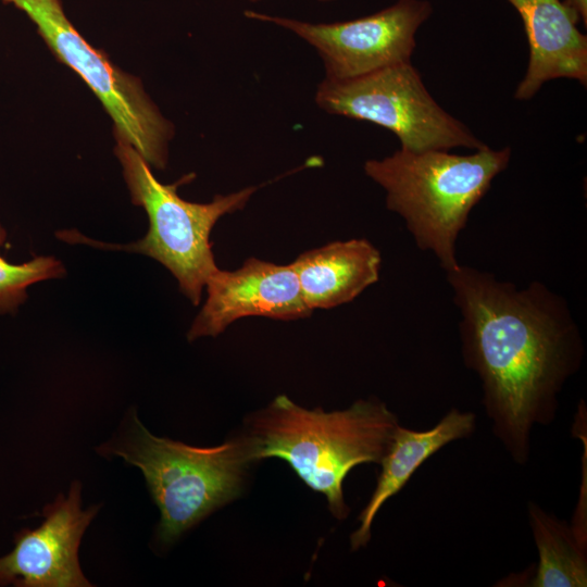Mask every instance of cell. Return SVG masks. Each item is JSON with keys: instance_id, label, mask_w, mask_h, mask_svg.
<instances>
[{"instance_id": "16", "label": "cell", "mask_w": 587, "mask_h": 587, "mask_svg": "<svg viewBox=\"0 0 587 587\" xmlns=\"http://www.w3.org/2000/svg\"><path fill=\"white\" fill-rule=\"evenodd\" d=\"M564 3L574 10L584 24L587 23V0H565Z\"/></svg>"}, {"instance_id": "5", "label": "cell", "mask_w": 587, "mask_h": 587, "mask_svg": "<svg viewBox=\"0 0 587 587\" xmlns=\"http://www.w3.org/2000/svg\"><path fill=\"white\" fill-rule=\"evenodd\" d=\"M114 152L134 204L142 207L149 218L146 236L126 246L88 240L77 233L64 232V240L125 249L146 254L164 265L177 279L180 291L197 305L211 274L217 270L210 234L224 215L243 209L257 187H246L229 195H216L211 202L195 203L177 193L179 185L191 180L188 174L172 185L160 183L150 165L130 145L116 140Z\"/></svg>"}, {"instance_id": "17", "label": "cell", "mask_w": 587, "mask_h": 587, "mask_svg": "<svg viewBox=\"0 0 587 587\" xmlns=\"http://www.w3.org/2000/svg\"><path fill=\"white\" fill-rule=\"evenodd\" d=\"M251 1H259V0H251ZM321 1H329V0H321Z\"/></svg>"}, {"instance_id": "7", "label": "cell", "mask_w": 587, "mask_h": 587, "mask_svg": "<svg viewBox=\"0 0 587 587\" xmlns=\"http://www.w3.org/2000/svg\"><path fill=\"white\" fill-rule=\"evenodd\" d=\"M315 102L330 114L390 130L403 150L487 146L437 103L411 61L349 79L326 77L317 87Z\"/></svg>"}, {"instance_id": "6", "label": "cell", "mask_w": 587, "mask_h": 587, "mask_svg": "<svg viewBox=\"0 0 587 587\" xmlns=\"http://www.w3.org/2000/svg\"><path fill=\"white\" fill-rule=\"evenodd\" d=\"M23 11L55 58L88 85L114 123L118 141L134 147L150 166L164 168L174 126L134 75L92 47L67 18L60 0H1Z\"/></svg>"}, {"instance_id": "3", "label": "cell", "mask_w": 587, "mask_h": 587, "mask_svg": "<svg viewBox=\"0 0 587 587\" xmlns=\"http://www.w3.org/2000/svg\"><path fill=\"white\" fill-rule=\"evenodd\" d=\"M510 159L509 147L485 146L466 155L400 149L367 160L364 173L385 189L387 209L404 220L416 246L430 251L448 273L460 265L455 243L472 209Z\"/></svg>"}, {"instance_id": "2", "label": "cell", "mask_w": 587, "mask_h": 587, "mask_svg": "<svg viewBox=\"0 0 587 587\" xmlns=\"http://www.w3.org/2000/svg\"><path fill=\"white\" fill-rule=\"evenodd\" d=\"M398 416L378 399H360L345 410H309L277 396L248 419L245 434L253 462L286 461L312 490L325 496L329 512H350L342 483L357 465L378 463L399 426Z\"/></svg>"}, {"instance_id": "4", "label": "cell", "mask_w": 587, "mask_h": 587, "mask_svg": "<svg viewBox=\"0 0 587 587\" xmlns=\"http://www.w3.org/2000/svg\"><path fill=\"white\" fill-rule=\"evenodd\" d=\"M126 433L98 448L141 470L160 509L159 539L175 541L185 530L237 498L246 471L253 463L246 436L220 446L200 448L157 437L137 419Z\"/></svg>"}, {"instance_id": "11", "label": "cell", "mask_w": 587, "mask_h": 587, "mask_svg": "<svg viewBox=\"0 0 587 587\" xmlns=\"http://www.w3.org/2000/svg\"><path fill=\"white\" fill-rule=\"evenodd\" d=\"M520 14L529 47L524 78L516 100L532 99L555 78H571L586 86L587 37L579 32L578 14L561 0H507Z\"/></svg>"}, {"instance_id": "14", "label": "cell", "mask_w": 587, "mask_h": 587, "mask_svg": "<svg viewBox=\"0 0 587 587\" xmlns=\"http://www.w3.org/2000/svg\"><path fill=\"white\" fill-rule=\"evenodd\" d=\"M527 516L538 563L526 586L586 587L587 542L578 537L572 524L533 501L527 504Z\"/></svg>"}, {"instance_id": "13", "label": "cell", "mask_w": 587, "mask_h": 587, "mask_svg": "<svg viewBox=\"0 0 587 587\" xmlns=\"http://www.w3.org/2000/svg\"><path fill=\"white\" fill-rule=\"evenodd\" d=\"M308 308L351 302L379 278L382 257L366 239L333 241L302 252L290 263Z\"/></svg>"}, {"instance_id": "12", "label": "cell", "mask_w": 587, "mask_h": 587, "mask_svg": "<svg viewBox=\"0 0 587 587\" xmlns=\"http://www.w3.org/2000/svg\"><path fill=\"white\" fill-rule=\"evenodd\" d=\"M476 427L473 412L450 409L429 429L413 430L399 425L390 446L380 460L376 487L359 515V527L350 535L352 551L371 540L372 524L383 504L407 485L417 469L451 441L470 437Z\"/></svg>"}, {"instance_id": "9", "label": "cell", "mask_w": 587, "mask_h": 587, "mask_svg": "<svg viewBox=\"0 0 587 587\" xmlns=\"http://www.w3.org/2000/svg\"><path fill=\"white\" fill-rule=\"evenodd\" d=\"M205 287L208 297L189 328V341L216 337L247 316L296 321L313 312L303 300L291 264L248 258L237 270H215Z\"/></svg>"}, {"instance_id": "1", "label": "cell", "mask_w": 587, "mask_h": 587, "mask_svg": "<svg viewBox=\"0 0 587 587\" xmlns=\"http://www.w3.org/2000/svg\"><path fill=\"white\" fill-rule=\"evenodd\" d=\"M447 280L461 315L462 357L480 380L492 433L524 465L534 427L555 420L559 396L582 366L578 326L565 299L540 282L519 288L462 264Z\"/></svg>"}, {"instance_id": "8", "label": "cell", "mask_w": 587, "mask_h": 587, "mask_svg": "<svg viewBox=\"0 0 587 587\" xmlns=\"http://www.w3.org/2000/svg\"><path fill=\"white\" fill-rule=\"evenodd\" d=\"M432 12L426 0H398L374 14L335 23L313 24L253 11L245 15L290 29L317 50L327 78L349 79L410 62L415 34Z\"/></svg>"}, {"instance_id": "15", "label": "cell", "mask_w": 587, "mask_h": 587, "mask_svg": "<svg viewBox=\"0 0 587 587\" xmlns=\"http://www.w3.org/2000/svg\"><path fill=\"white\" fill-rule=\"evenodd\" d=\"M7 232L0 224V247ZM65 270L52 257H37L22 264H11L0 254V314L14 312L26 297L30 285L50 278L62 277Z\"/></svg>"}, {"instance_id": "10", "label": "cell", "mask_w": 587, "mask_h": 587, "mask_svg": "<svg viewBox=\"0 0 587 587\" xmlns=\"http://www.w3.org/2000/svg\"><path fill=\"white\" fill-rule=\"evenodd\" d=\"M99 508L80 509V484L74 482L67 497L60 494L45 507L38 528L16 534L13 550L0 558V586H91L80 570L78 547Z\"/></svg>"}]
</instances>
